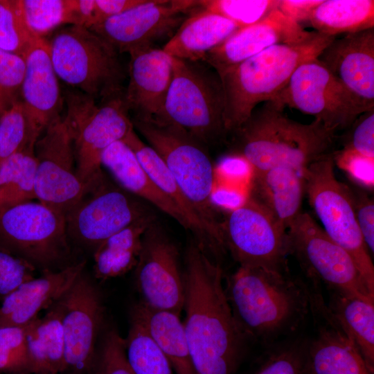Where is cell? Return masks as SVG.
<instances>
[{
    "label": "cell",
    "mask_w": 374,
    "mask_h": 374,
    "mask_svg": "<svg viewBox=\"0 0 374 374\" xmlns=\"http://www.w3.org/2000/svg\"><path fill=\"white\" fill-rule=\"evenodd\" d=\"M223 271L197 241L189 244L183 275V322L196 374H233L249 340L231 312Z\"/></svg>",
    "instance_id": "obj_1"
},
{
    "label": "cell",
    "mask_w": 374,
    "mask_h": 374,
    "mask_svg": "<svg viewBox=\"0 0 374 374\" xmlns=\"http://www.w3.org/2000/svg\"><path fill=\"white\" fill-rule=\"evenodd\" d=\"M225 292L242 332L265 348L295 336L310 315L309 285L290 269L239 266Z\"/></svg>",
    "instance_id": "obj_2"
},
{
    "label": "cell",
    "mask_w": 374,
    "mask_h": 374,
    "mask_svg": "<svg viewBox=\"0 0 374 374\" xmlns=\"http://www.w3.org/2000/svg\"><path fill=\"white\" fill-rule=\"evenodd\" d=\"M284 107L275 101L265 102L232 132L233 154L246 160L252 171L288 166L302 172L335 150L336 133L316 119L304 124L290 118Z\"/></svg>",
    "instance_id": "obj_3"
},
{
    "label": "cell",
    "mask_w": 374,
    "mask_h": 374,
    "mask_svg": "<svg viewBox=\"0 0 374 374\" xmlns=\"http://www.w3.org/2000/svg\"><path fill=\"white\" fill-rule=\"evenodd\" d=\"M335 37L317 33L299 43L275 45L219 75L226 132L240 127L260 103L274 100L297 67L317 58Z\"/></svg>",
    "instance_id": "obj_4"
},
{
    "label": "cell",
    "mask_w": 374,
    "mask_h": 374,
    "mask_svg": "<svg viewBox=\"0 0 374 374\" xmlns=\"http://www.w3.org/2000/svg\"><path fill=\"white\" fill-rule=\"evenodd\" d=\"M131 119L134 129L161 157L220 249L224 251L222 222L212 201L215 170L202 143L183 129L155 117L133 116Z\"/></svg>",
    "instance_id": "obj_5"
},
{
    "label": "cell",
    "mask_w": 374,
    "mask_h": 374,
    "mask_svg": "<svg viewBox=\"0 0 374 374\" xmlns=\"http://www.w3.org/2000/svg\"><path fill=\"white\" fill-rule=\"evenodd\" d=\"M172 81L162 109L154 116L172 123L201 143L220 139L224 127V99L218 73L203 61L172 57Z\"/></svg>",
    "instance_id": "obj_6"
},
{
    "label": "cell",
    "mask_w": 374,
    "mask_h": 374,
    "mask_svg": "<svg viewBox=\"0 0 374 374\" xmlns=\"http://www.w3.org/2000/svg\"><path fill=\"white\" fill-rule=\"evenodd\" d=\"M47 41L57 76L69 87L96 100L123 91L118 53L91 30L66 26Z\"/></svg>",
    "instance_id": "obj_7"
},
{
    "label": "cell",
    "mask_w": 374,
    "mask_h": 374,
    "mask_svg": "<svg viewBox=\"0 0 374 374\" xmlns=\"http://www.w3.org/2000/svg\"><path fill=\"white\" fill-rule=\"evenodd\" d=\"M123 94L124 91L98 103L78 91L66 93L63 119L73 141L77 176L86 187L103 175L104 151L134 129Z\"/></svg>",
    "instance_id": "obj_8"
},
{
    "label": "cell",
    "mask_w": 374,
    "mask_h": 374,
    "mask_svg": "<svg viewBox=\"0 0 374 374\" xmlns=\"http://www.w3.org/2000/svg\"><path fill=\"white\" fill-rule=\"evenodd\" d=\"M309 204L328 237L353 258L374 292V266L359 229L350 187L335 173L332 152L310 163L302 172Z\"/></svg>",
    "instance_id": "obj_9"
},
{
    "label": "cell",
    "mask_w": 374,
    "mask_h": 374,
    "mask_svg": "<svg viewBox=\"0 0 374 374\" xmlns=\"http://www.w3.org/2000/svg\"><path fill=\"white\" fill-rule=\"evenodd\" d=\"M290 255L296 257L309 280L323 284L327 290L373 301L352 256L331 240L306 212H301L287 229Z\"/></svg>",
    "instance_id": "obj_10"
},
{
    "label": "cell",
    "mask_w": 374,
    "mask_h": 374,
    "mask_svg": "<svg viewBox=\"0 0 374 374\" xmlns=\"http://www.w3.org/2000/svg\"><path fill=\"white\" fill-rule=\"evenodd\" d=\"M65 215L39 202L0 211V247L44 270L69 252Z\"/></svg>",
    "instance_id": "obj_11"
},
{
    "label": "cell",
    "mask_w": 374,
    "mask_h": 374,
    "mask_svg": "<svg viewBox=\"0 0 374 374\" xmlns=\"http://www.w3.org/2000/svg\"><path fill=\"white\" fill-rule=\"evenodd\" d=\"M272 101L313 116L335 133L368 111L317 58L298 66Z\"/></svg>",
    "instance_id": "obj_12"
},
{
    "label": "cell",
    "mask_w": 374,
    "mask_h": 374,
    "mask_svg": "<svg viewBox=\"0 0 374 374\" xmlns=\"http://www.w3.org/2000/svg\"><path fill=\"white\" fill-rule=\"evenodd\" d=\"M151 215L139 198L103 175L87 186L66 213L67 234L76 243L95 249L109 236Z\"/></svg>",
    "instance_id": "obj_13"
},
{
    "label": "cell",
    "mask_w": 374,
    "mask_h": 374,
    "mask_svg": "<svg viewBox=\"0 0 374 374\" xmlns=\"http://www.w3.org/2000/svg\"><path fill=\"white\" fill-rule=\"evenodd\" d=\"M222 228L226 249L239 266L290 269L287 229L249 197L229 212Z\"/></svg>",
    "instance_id": "obj_14"
},
{
    "label": "cell",
    "mask_w": 374,
    "mask_h": 374,
    "mask_svg": "<svg viewBox=\"0 0 374 374\" xmlns=\"http://www.w3.org/2000/svg\"><path fill=\"white\" fill-rule=\"evenodd\" d=\"M35 155L36 199L66 215L87 187L77 176L73 141L63 117L51 122L37 139Z\"/></svg>",
    "instance_id": "obj_15"
},
{
    "label": "cell",
    "mask_w": 374,
    "mask_h": 374,
    "mask_svg": "<svg viewBox=\"0 0 374 374\" xmlns=\"http://www.w3.org/2000/svg\"><path fill=\"white\" fill-rule=\"evenodd\" d=\"M137 289L146 305L180 315L184 285L176 245L153 222L145 231L134 268Z\"/></svg>",
    "instance_id": "obj_16"
},
{
    "label": "cell",
    "mask_w": 374,
    "mask_h": 374,
    "mask_svg": "<svg viewBox=\"0 0 374 374\" xmlns=\"http://www.w3.org/2000/svg\"><path fill=\"white\" fill-rule=\"evenodd\" d=\"M199 1L145 0L90 30L98 35L118 53L128 54L153 46L157 40L177 29L183 14L198 6Z\"/></svg>",
    "instance_id": "obj_17"
},
{
    "label": "cell",
    "mask_w": 374,
    "mask_h": 374,
    "mask_svg": "<svg viewBox=\"0 0 374 374\" xmlns=\"http://www.w3.org/2000/svg\"><path fill=\"white\" fill-rule=\"evenodd\" d=\"M60 312L66 369H88L102 320L100 295L83 271L55 303Z\"/></svg>",
    "instance_id": "obj_18"
},
{
    "label": "cell",
    "mask_w": 374,
    "mask_h": 374,
    "mask_svg": "<svg viewBox=\"0 0 374 374\" xmlns=\"http://www.w3.org/2000/svg\"><path fill=\"white\" fill-rule=\"evenodd\" d=\"M310 292V315L315 334L307 338L310 374H372L355 344L330 313L321 287Z\"/></svg>",
    "instance_id": "obj_19"
},
{
    "label": "cell",
    "mask_w": 374,
    "mask_h": 374,
    "mask_svg": "<svg viewBox=\"0 0 374 374\" xmlns=\"http://www.w3.org/2000/svg\"><path fill=\"white\" fill-rule=\"evenodd\" d=\"M317 33L305 30L276 9L262 20L238 28L210 51L202 61L220 75L271 46L299 43Z\"/></svg>",
    "instance_id": "obj_20"
},
{
    "label": "cell",
    "mask_w": 374,
    "mask_h": 374,
    "mask_svg": "<svg viewBox=\"0 0 374 374\" xmlns=\"http://www.w3.org/2000/svg\"><path fill=\"white\" fill-rule=\"evenodd\" d=\"M317 59L367 110L374 109V28L335 37Z\"/></svg>",
    "instance_id": "obj_21"
},
{
    "label": "cell",
    "mask_w": 374,
    "mask_h": 374,
    "mask_svg": "<svg viewBox=\"0 0 374 374\" xmlns=\"http://www.w3.org/2000/svg\"><path fill=\"white\" fill-rule=\"evenodd\" d=\"M24 58L25 72L20 100L31 134L37 139L48 125L60 116L63 100L47 39H37Z\"/></svg>",
    "instance_id": "obj_22"
},
{
    "label": "cell",
    "mask_w": 374,
    "mask_h": 374,
    "mask_svg": "<svg viewBox=\"0 0 374 374\" xmlns=\"http://www.w3.org/2000/svg\"><path fill=\"white\" fill-rule=\"evenodd\" d=\"M129 55V82L123 94L125 104L133 116H156L172 81V57L154 46Z\"/></svg>",
    "instance_id": "obj_23"
},
{
    "label": "cell",
    "mask_w": 374,
    "mask_h": 374,
    "mask_svg": "<svg viewBox=\"0 0 374 374\" xmlns=\"http://www.w3.org/2000/svg\"><path fill=\"white\" fill-rule=\"evenodd\" d=\"M85 262L65 267L59 271L44 270L41 276L19 286L2 299L0 328L24 327L49 309L66 292L83 271Z\"/></svg>",
    "instance_id": "obj_24"
},
{
    "label": "cell",
    "mask_w": 374,
    "mask_h": 374,
    "mask_svg": "<svg viewBox=\"0 0 374 374\" xmlns=\"http://www.w3.org/2000/svg\"><path fill=\"white\" fill-rule=\"evenodd\" d=\"M101 166L123 189L151 204L190 231V226L181 211L155 185L132 150L123 141L112 143L104 151Z\"/></svg>",
    "instance_id": "obj_25"
},
{
    "label": "cell",
    "mask_w": 374,
    "mask_h": 374,
    "mask_svg": "<svg viewBox=\"0 0 374 374\" xmlns=\"http://www.w3.org/2000/svg\"><path fill=\"white\" fill-rule=\"evenodd\" d=\"M249 197L269 212L285 228L299 216L305 194L302 172L288 166L252 171Z\"/></svg>",
    "instance_id": "obj_26"
},
{
    "label": "cell",
    "mask_w": 374,
    "mask_h": 374,
    "mask_svg": "<svg viewBox=\"0 0 374 374\" xmlns=\"http://www.w3.org/2000/svg\"><path fill=\"white\" fill-rule=\"evenodd\" d=\"M199 8L183 21L163 48L171 57L202 61L210 51L239 28L233 21Z\"/></svg>",
    "instance_id": "obj_27"
},
{
    "label": "cell",
    "mask_w": 374,
    "mask_h": 374,
    "mask_svg": "<svg viewBox=\"0 0 374 374\" xmlns=\"http://www.w3.org/2000/svg\"><path fill=\"white\" fill-rule=\"evenodd\" d=\"M134 152L143 168L155 185L181 211L190 226V231L206 251L220 253L215 239L197 211L186 197L165 163L147 143L135 132L134 129L122 140Z\"/></svg>",
    "instance_id": "obj_28"
},
{
    "label": "cell",
    "mask_w": 374,
    "mask_h": 374,
    "mask_svg": "<svg viewBox=\"0 0 374 374\" xmlns=\"http://www.w3.org/2000/svg\"><path fill=\"white\" fill-rule=\"evenodd\" d=\"M131 317L143 326L177 374H196L179 314L141 301L133 307Z\"/></svg>",
    "instance_id": "obj_29"
},
{
    "label": "cell",
    "mask_w": 374,
    "mask_h": 374,
    "mask_svg": "<svg viewBox=\"0 0 374 374\" xmlns=\"http://www.w3.org/2000/svg\"><path fill=\"white\" fill-rule=\"evenodd\" d=\"M55 303L43 317L26 326L30 374H60L66 370L63 328Z\"/></svg>",
    "instance_id": "obj_30"
},
{
    "label": "cell",
    "mask_w": 374,
    "mask_h": 374,
    "mask_svg": "<svg viewBox=\"0 0 374 374\" xmlns=\"http://www.w3.org/2000/svg\"><path fill=\"white\" fill-rule=\"evenodd\" d=\"M154 221V215H149L100 242L93 253L95 276L105 280L134 269L141 249L143 235Z\"/></svg>",
    "instance_id": "obj_31"
},
{
    "label": "cell",
    "mask_w": 374,
    "mask_h": 374,
    "mask_svg": "<svg viewBox=\"0 0 374 374\" xmlns=\"http://www.w3.org/2000/svg\"><path fill=\"white\" fill-rule=\"evenodd\" d=\"M327 306L374 373V301L328 290Z\"/></svg>",
    "instance_id": "obj_32"
},
{
    "label": "cell",
    "mask_w": 374,
    "mask_h": 374,
    "mask_svg": "<svg viewBox=\"0 0 374 374\" xmlns=\"http://www.w3.org/2000/svg\"><path fill=\"white\" fill-rule=\"evenodd\" d=\"M308 21L314 31L330 37L374 28L373 0H323Z\"/></svg>",
    "instance_id": "obj_33"
},
{
    "label": "cell",
    "mask_w": 374,
    "mask_h": 374,
    "mask_svg": "<svg viewBox=\"0 0 374 374\" xmlns=\"http://www.w3.org/2000/svg\"><path fill=\"white\" fill-rule=\"evenodd\" d=\"M31 141L0 166V211L36 199V159Z\"/></svg>",
    "instance_id": "obj_34"
},
{
    "label": "cell",
    "mask_w": 374,
    "mask_h": 374,
    "mask_svg": "<svg viewBox=\"0 0 374 374\" xmlns=\"http://www.w3.org/2000/svg\"><path fill=\"white\" fill-rule=\"evenodd\" d=\"M124 341L126 357L134 374H173L166 357L143 326L132 317Z\"/></svg>",
    "instance_id": "obj_35"
},
{
    "label": "cell",
    "mask_w": 374,
    "mask_h": 374,
    "mask_svg": "<svg viewBox=\"0 0 374 374\" xmlns=\"http://www.w3.org/2000/svg\"><path fill=\"white\" fill-rule=\"evenodd\" d=\"M307 337L293 336L267 347L253 374H310Z\"/></svg>",
    "instance_id": "obj_36"
},
{
    "label": "cell",
    "mask_w": 374,
    "mask_h": 374,
    "mask_svg": "<svg viewBox=\"0 0 374 374\" xmlns=\"http://www.w3.org/2000/svg\"><path fill=\"white\" fill-rule=\"evenodd\" d=\"M26 21L33 34L46 39L62 26L73 25L74 0H21Z\"/></svg>",
    "instance_id": "obj_37"
},
{
    "label": "cell",
    "mask_w": 374,
    "mask_h": 374,
    "mask_svg": "<svg viewBox=\"0 0 374 374\" xmlns=\"http://www.w3.org/2000/svg\"><path fill=\"white\" fill-rule=\"evenodd\" d=\"M39 38L29 29L21 0H0V49L23 57Z\"/></svg>",
    "instance_id": "obj_38"
},
{
    "label": "cell",
    "mask_w": 374,
    "mask_h": 374,
    "mask_svg": "<svg viewBox=\"0 0 374 374\" xmlns=\"http://www.w3.org/2000/svg\"><path fill=\"white\" fill-rule=\"evenodd\" d=\"M279 0L199 1V6L221 15L240 28L253 24L278 9Z\"/></svg>",
    "instance_id": "obj_39"
},
{
    "label": "cell",
    "mask_w": 374,
    "mask_h": 374,
    "mask_svg": "<svg viewBox=\"0 0 374 374\" xmlns=\"http://www.w3.org/2000/svg\"><path fill=\"white\" fill-rule=\"evenodd\" d=\"M20 101L0 117V166L29 142H36Z\"/></svg>",
    "instance_id": "obj_40"
},
{
    "label": "cell",
    "mask_w": 374,
    "mask_h": 374,
    "mask_svg": "<svg viewBox=\"0 0 374 374\" xmlns=\"http://www.w3.org/2000/svg\"><path fill=\"white\" fill-rule=\"evenodd\" d=\"M0 371L13 374H30L26 326L0 328Z\"/></svg>",
    "instance_id": "obj_41"
},
{
    "label": "cell",
    "mask_w": 374,
    "mask_h": 374,
    "mask_svg": "<svg viewBox=\"0 0 374 374\" xmlns=\"http://www.w3.org/2000/svg\"><path fill=\"white\" fill-rule=\"evenodd\" d=\"M25 60L0 49V117L20 101Z\"/></svg>",
    "instance_id": "obj_42"
},
{
    "label": "cell",
    "mask_w": 374,
    "mask_h": 374,
    "mask_svg": "<svg viewBox=\"0 0 374 374\" xmlns=\"http://www.w3.org/2000/svg\"><path fill=\"white\" fill-rule=\"evenodd\" d=\"M332 157L335 166L343 170L360 188L373 190L374 158L347 148L335 150Z\"/></svg>",
    "instance_id": "obj_43"
},
{
    "label": "cell",
    "mask_w": 374,
    "mask_h": 374,
    "mask_svg": "<svg viewBox=\"0 0 374 374\" xmlns=\"http://www.w3.org/2000/svg\"><path fill=\"white\" fill-rule=\"evenodd\" d=\"M35 269L28 261L0 247V299L34 278Z\"/></svg>",
    "instance_id": "obj_44"
},
{
    "label": "cell",
    "mask_w": 374,
    "mask_h": 374,
    "mask_svg": "<svg viewBox=\"0 0 374 374\" xmlns=\"http://www.w3.org/2000/svg\"><path fill=\"white\" fill-rule=\"evenodd\" d=\"M342 148L374 158V109L360 114L341 136Z\"/></svg>",
    "instance_id": "obj_45"
},
{
    "label": "cell",
    "mask_w": 374,
    "mask_h": 374,
    "mask_svg": "<svg viewBox=\"0 0 374 374\" xmlns=\"http://www.w3.org/2000/svg\"><path fill=\"white\" fill-rule=\"evenodd\" d=\"M99 374H134L126 357L124 339L114 330L110 331L105 339Z\"/></svg>",
    "instance_id": "obj_46"
},
{
    "label": "cell",
    "mask_w": 374,
    "mask_h": 374,
    "mask_svg": "<svg viewBox=\"0 0 374 374\" xmlns=\"http://www.w3.org/2000/svg\"><path fill=\"white\" fill-rule=\"evenodd\" d=\"M356 220L371 255L374 253V202L360 188L350 187Z\"/></svg>",
    "instance_id": "obj_47"
},
{
    "label": "cell",
    "mask_w": 374,
    "mask_h": 374,
    "mask_svg": "<svg viewBox=\"0 0 374 374\" xmlns=\"http://www.w3.org/2000/svg\"><path fill=\"white\" fill-rule=\"evenodd\" d=\"M95 26L112 17L121 14L145 1V0H94ZM92 27V28H93Z\"/></svg>",
    "instance_id": "obj_48"
},
{
    "label": "cell",
    "mask_w": 374,
    "mask_h": 374,
    "mask_svg": "<svg viewBox=\"0 0 374 374\" xmlns=\"http://www.w3.org/2000/svg\"><path fill=\"white\" fill-rule=\"evenodd\" d=\"M323 0H279L278 10L286 17L300 24L308 21L314 9Z\"/></svg>",
    "instance_id": "obj_49"
},
{
    "label": "cell",
    "mask_w": 374,
    "mask_h": 374,
    "mask_svg": "<svg viewBox=\"0 0 374 374\" xmlns=\"http://www.w3.org/2000/svg\"><path fill=\"white\" fill-rule=\"evenodd\" d=\"M221 168L227 175L237 178L244 177L249 172H252L247 161L235 154L224 158L221 163Z\"/></svg>",
    "instance_id": "obj_50"
},
{
    "label": "cell",
    "mask_w": 374,
    "mask_h": 374,
    "mask_svg": "<svg viewBox=\"0 0 374 374\" xmlns=\"http://www.w3.org/2000/svg\"><path fill=\"white\" fill-rule=\"evenodd\" d=\"M215 192L213 193V203L215 202V204L228 208L229 211L239 207L247 199L236 190L221 188Z\"/></svg>",
    "instance_id": "obj_51"
}]
</instances>
